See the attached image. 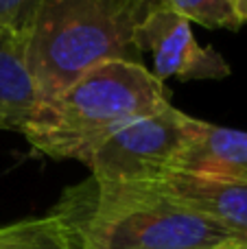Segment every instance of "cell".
Masks as SVG:
<instances>
[{
	"instance_id": "cell-1",
	"label": "cell",
	"mask_w": 247,
	"mask_h": 249,
	"mask_svg": "<svg viewBox=\"0 0 247 249\" xmlns=\"http://www.w3.org/2000/svg\"><path fill=\"white\" fill-rule=\"evenodd\" d=\"M55 212L77 249H245L219 223L151 184L88 177L64 190Z\"/></svg>"
},
{
	"instance_id": "cell-2",
	"label": "cell",
	"mask_w": 247,
	"mask_h": 249,
	"mask_svg": "<svg viewBox=\"0 0 247 249\" xmlns=\"http://www.w3.org/2000/svg\"><path fill=\"white\" fill-rule=\"evenodd\" d=\"M169 105L164 81L144 64H99L68 88L35 105L20 133L35 151L86 164L92 151L136 118Z\"/></svg>"
},
{
	"instance_id": "cell-3",
	"label": "cell",
	"mask_w": 247,
	"mask_h": 249,
	"mask_svg": "<svg viewBox=\"0 0 247 249\" xmlns=\"http://www.w3.org/2000/svg\"><path fill=\"white\" fill-rule=\"evenodd\" d=\"M151 0H37L22 46L37 103L105 61L142 64L134 35Z\"/></svg>"
},
{
	"instance_id": "cell-4",
	"label": "cell",
	"mask_w": 247,
	"mask_h": 249,
	"mask_svg": "<svg viewBox=\"0 0 247 249\" xmlns=\"http://www.w3.org/2000/svg\"><path fill=\"white\" fill-rule=\"evenodd\" d=\"M191 116L175 105L136 118L103 140L86 166L90 177L125 184H153L175 171Z\"/></svg>"
},
{
	"instance_id": "cell-5",
	"label": "cell",
	"mask_w": 247,
	"mask_h": 249,
	"mask_svg": "<svg viewBox=\"0 0 247 249\" xmlns=\"http://www.w3.org/2000/svg\"><path fill=\"white\" fill-rule=\"evenodd\" d=\"M134 44L140 55H151V72L160 81L177 79L186 83L226 79L230 74V64L214 48H204L197 42L186 18L153 0L136 29Z\"/></svg>"
},
{
	"instance_id": "cell-6",
	"label": "cell",
	"mask_w": 247,
	"mask_h": 249,
	"mask_svg": "<svg viewBox=\"0 0 247 249\" xmlns=\"http://www.w3.org/2000/svg\"><path fill=\"white\" fill-rule=\"evenodd\" d=\"M151 186L247 243V181L169 173Z\"/></svg>"
},
{
	"instance_id": "cell-7",
	"label": "cell",
	"mask_w": 247,
	"mask_h": 249,
	"mask_svg": "<svg viewBox=\"0 0 247 249\" xmlns=\"http://www.w3.org/2000/svg\"><path fill=\"white\" fill-rule=\"evenodd\" d=\"M173 173L247 181V131L193 118Z\"/></svg>"
},
{
	"instance_id": "cell-8",
	"label": "cell",
	"mask_w": 247,
	"mask_h": 249,
	"mask_svg": "<svg viewBox=\"0 0 247 249\" xmlns=\"http://www.w3.org/2000/svg\"><path fill=\"white\" fill-rule=\"evenodd\" d=\"M35 105L37 92L24 61L22 35L0 29V116L20 131Z\"/></svg>"
},
{
	"instance_id": "cell-9",
	"label": "cell",
	"mask_w": 247,
	"mask_h": 249,
	"mask_svg": "<svg viewBox=\"0 0 247 249\" xmlns=\"http://www.w3.org/2000/svg\"><path fill=\"white\" fill-rule=\"evenodd\" d=\"M0 249H77L64 221L48 212L0 228Z\"/></svg>"
},
{
	"instance_id": "cell-10",
	"label": "cell",
	"mask_w": 247,
	"mask_h": 249,
	"mask_svg": "<svg viewBox=\"0 0 247 249\" xmlns=\"http://www.w3.org/2000/svg\"><path fill=\"white\" fill-rule=\"evenodd\" d=\"M153 2L186 18L191 24L197 22L206 29L239 31L243 26L234 0H153Z\"/></svg>"
},
{
	"instance_id": "cell-11",
	"label": "cell",
	"mask_w": 247,
	"mask_h": 249,
	"mask_svg": "<svg viewBox=\"0 0 247 249\" xmlns=\"http://www.w3.org/2000/svg\"><path fill=\"white\" fill-rule=\"evenodd\" d=\"M37 0H0V29L22 33Z\"/></svg>"
},
{
	"instance_id": "cell-12",
	"label": "cell",
	"mask_w": 247,
	"mask_h": 249,
	"mask_svg": "<svg viewBox=\"0 0 247 249\" xmlns=\"http://www.w3.org/2000/svg\"><path fill=\"white\" fill-rule=\"evenodd\" d=\"M234 7H236V13H239L241 22H247V0H234Z\"/></svg>"
},
{
	"instance_id": "cell-13",
	"label": "cell",
	"mask_w": 247,
	"mask_h": 249,
	"mask_svg": "<svg viewBox=\"0 0 247 249\" xmlns=\"http://www.w3.org/2000/svg\"><path fill=\"white\" fill-rule=\"evenodd\" d=\"M0 129H11V131H16V127H13V124L9 123L7 118H2V116H0Z\"/></svg>"
},
{
	"instance_id": "cell-14",
	"label": "cell",
	"mask_w": 247,
	"mask_h": 249,
	"mask_svg": "<svg viewBox=\"0 0 247 249\" xmlns=\"http://www.w3.org/2000/svg\"><path fill=\"white\" fill-rule=\"evenodd\" d=\"M245 249H247V247H245Z\"/></svg>"
}]
</instances>
